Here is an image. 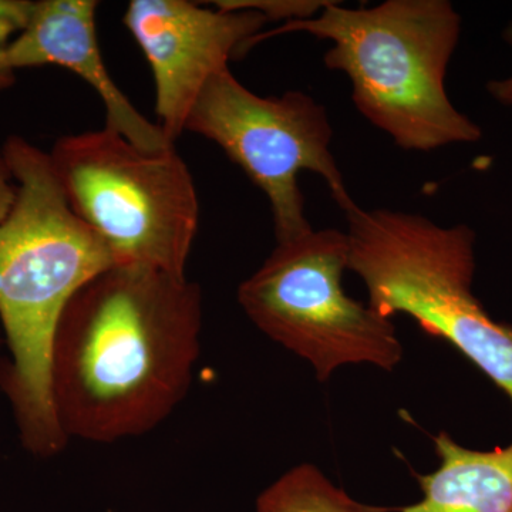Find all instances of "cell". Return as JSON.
I'll return each mask as SVG.
<instances>
[{"label":"cell","instance_id":"11","mask_svg":"<svg viewBox=\"0 0 512 512\" xmlns=\"http://www.w3.org/2000/svg\"><path fill=\"white\" fill-rule=\"evenodd\" d=\"M353 500L318 467L303 463L282 474L256 500V512H387Z\"/></svg>","mask_w":512,"mask_h":512},{"label":"cell","instance_id":"7","mask_svg":"<svg viewBox=\"0 0 512 512\" xmlns=\"http://www.w3.org/2000/svg\"><path fill=\"white\" fill-rule=\"evenodd\" d=\"M185 131L220 146L268 198L278 244L312 231L305 215L299 174L323 178L333 200L348 214L357 207L330 151L328 113L302 92L259 96L225 69L205 86Z\"/></svg>","mask_w":512,"mask_h":512},{"label":"cell","instance_id":"3","mask_svg":"<svg viewBox=\"0 0 512 512\" xmlns=\"http://www.w3.org/2000/svg\"><path fill=\"white\" fill-rule=\"evenodd\" d=\"M288 33L329 40L325 66L348 76L356 109L409 151L476 143L481 128L453 106L447 67L461 18L447 0H386L372 8L330 2L311 19L292 20L248 43Z\"/></svg>","mask_w":512,"mask_h":512},{"label":"cell","instance_id":"9","mask_svg":"<svg viewBox=\"0 0 512 512\" xmlns=\"http://www.w3.org/2000/svg\"><path fill=\"white\" fill-rule=\"evenodd\" d=\"M94 0L33 2L26 28L8 49L13 70L60 66L83 79L106 109V127L147 151L174 147L158 123L147 120L110 76L97 40Z\"/></svg>","mask_w":512,"mask_h":512},{"label":"cell","instance_id":"13","mask_svg":"<svg viewBox=\"0 0 512 512\" xmlns=\"http://www.w3.org/2000/svg\"><path fill=\"white\" fill-rule=\"evenodd\" d=\"M30 0H0V92L15 83V70L10 66L8 49L12 40L28 25L32 15Z\"/></svg>","mask_w":512,"mask_h":512},{"label":"cell","instance_id":"12","mask_svg":"<svg viewBox=\"0 0 512 512\" xmlns=\"http://www.w3.org/2000/svg\"><path fill=\"white\" fill-rule=\"evenodd\" d=\"M332 2V0H330ZM329 0H215V8L225 10H256L269 20L311 19L329 5Z\"/></svg>","mask_w":512,"mask_h":512},{"label":"cell","instance_id":"4","mask_svg":"<svg viewBox=\"0 0 512 512\" xmlns=\"http://www.w3.org/2000/svg\"><path fill=\"white\" fill-rule=\"evenodd\" d=\"M346 217L349 269L365 284L367 305L387 319L410 316L446 340L512 402V326L474 296V232L403 211L355 207Z\"/></svg>","mask_w":512,"mask_h":512},{"label":"cell","instance_id":"10","mask_svg":"<svg viewBox=\"0 0 512 512\" xmlns=\"http://www.w3.org/2000/svg\"><path fill=\"white\" fill-rule=\"evenodd\" d=\"M433 440L440 466L419 476L423 498L399 512H512V443L473 450L446 431Z\"/></svg>","mask_w":512,"mask_h":512},{"label":"cell","instance_id":"2","mask_svg":"<svg viewBox=\"0 0 512 512\" xmlns=\"http://www.w3.org/2000/svg\"><path fill=\"white\" fill-rule=\"evenodd\" d=\"M2 151L16 195L0 221V320L12 356L0 384L23 447L52 457L67 443L50 382L57 328L77 292L116 264L70 207L49 154L18 136Z\"/></svg>","mask_w":512,"mask_h":512},{"label":"cell","instance_id":"5","mask_svg":"<svg viewBox=\"0 0 512 512\" xmlns=\"http://www.w3.org/2000/svg\"><path fill=\"white\" fill-rule=\"evenodd\" d=\"M49 156L70 207L114 264L185 275L200 205L174 147L147 151L104 127L60 138Z\"/></svg>","mask_w":512,"mask_h":512},{"label":"cell","instance_id":"15","mask_svg":"<svg viewBox=\"0 0 512 512\" xmlns=\"http://www.w3.org/2000/svg\"><path fill=\"white\" fill-rule=\"evenodd\" d=\"M504 39L512 47V25L510 28L505 29ZM488 92L500 103L512 106V76L504 80H495V82L488 83Z\"/></svg>","mask_w":512,"mask_h":512},{"label":"cell","instance_id":"6","mask_svg":"<svg viewBox=\"0 0 512 512\" xmlns=\"http://www.w3.org/2000/svg\"><path fill=\"white\" fill-rule=\"evenodd\" d=\"M346 269L348 234L312 229L276 245L238 288L239 305L256 328L311 363L322 383L342 366L392 372L403 359L392 319L346 295Z\"/></svg>","mask_w":512,"mask_h":512},{"label":"cell","instance_id":"14","mask_svg":"<svg viewBox=\"0 0 512 512\" xmlns=\"http://www.w3.org/2000/svg\"><path fill=\"white\" fill-rule=\"evenodd\" d=\"M16 185L6 164L3 151L0 150V221L8 215L13 201H15Z\"/></svg>","mask_w":512,"mask_h":512},{"label":"cell","instance_id":"8","mask_svg":"<svg viewBox=\"0 0 512 512\" xmlns=\"http://www.w3.org/2000/svg\"><path fill=\"white\" fill-rule=\"evenodd\" d=\"M123 23L153 72L158 126L174 143L205 86L268 19L256 10L208 8L187 0H131Z\"/></svg>","mask_w":512,"mask_h":512},{"label":"cell","instance_id":"1","mask_svg":"<svg viewBox=\"0 0 512 512\" xmlns=\"http://www.w3.org/2000/svg\"><path fill=\"white\" fill-rule=\"evenodd\" d=\"M202 295L185 275L116 265L64 311L53 343L52 397L67 441L143 436L190 390Z\"/></svg>","mask_w":512,"mask_h":512}]
</instances>
